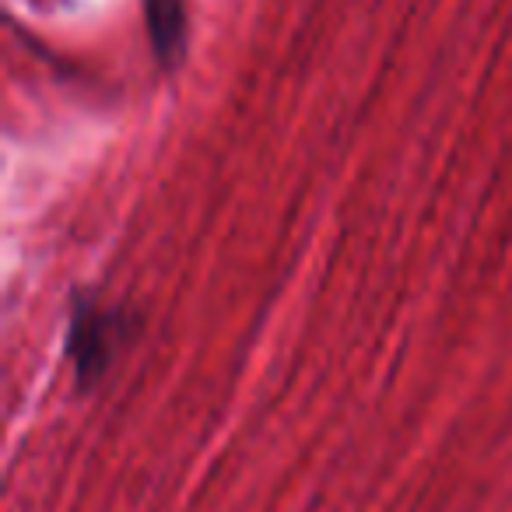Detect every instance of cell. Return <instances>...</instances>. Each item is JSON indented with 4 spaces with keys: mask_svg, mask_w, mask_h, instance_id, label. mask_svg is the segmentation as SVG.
I'll use <instances>...</instances> for the list:
<instances>
[{
    "mask_svg": "<svg viewBox=\"0 0 512 512\" xmlns=\"http://www.w3.org/2000/svg\"><path fill=\"white\" fill-rule=\"evenodd\" d=\"M148 32L151 43H155L158 57L165 64H176L179 53H183L186 39V15L179 0H148Z\"/></svg>",
    "mask_w": 512,
    "mask_h": 512,
    "instance_id": "1",
    "label": "cell"
},
{
    "mask_svg": "<svg viewBox=\"0 0 512 512\" xmlns=\"http://www.w3.org/2000/svg\"><path fill=\"white\" fill-rule=\"evenodd\" d=\"M99 320L102 316L95 313H81L74 320V334H71V351L78 358V372L88 379H95L106 365L109 351H106V341L99 337Z\"/></svg>",
    "mask_w": 512,
    "mask_h": 512,
    "instance_id": "2",
    "label": "cell"
}]
</instances>
